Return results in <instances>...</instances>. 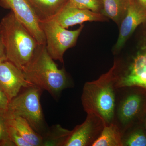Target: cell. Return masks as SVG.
Instances as JSON below:
<instances>
[{
	"mask_svg": "<svg viewBox=\"0 0 146 146\" xmlns=\"http://www.w3.org/2000/svg\"><path fill=\"white\" fill-rule=\"evenodd\" d=\"M0 27L7 60L23 72L41 45L11 11L1 19Z\"/></svg>",
	"mask_w": 146,
	"mask_h": 146,
	"instance_id": "cell-1",
	"label": "cell"
},
{
	"mask_svg": "<svg viewBox=\"0 0 146 146\" xmlns=\"http://www.w3.org/2000/svg\"><path fill=\"white\" fill-rule=\"evenodd\" d=\"M115 66L98 79L84 85L81 102L84 110L101 118L105 125L113 123L116 91Z\"/></svg>",
	"mask_w": 146,
	"mask_h": 146,
	"instance_id": "cell-2",
	"label": "cell"
},
{
	"mask_svg": "<svg viewBox=\"0 0 146 146\" xmlns=\"http://www.w3.org/2000/svg\"><path fill=\"white\" fill-rule=\"evenodd\" d=\"M47 51L46 45H41L29 65L23 72L28 81L46 90L55 100L62 91L73 86L64 69L58 68Z\"/></svg>",
	"mask_w": 146,
	"mask_h": 146,
	"instance_id": "cell-3",
	"label": "cell"
},
{
	"mask_svg": "<svg viewBox=\"0 0 146 146\" xmlns=\"http://www.w3.org/2000/svg\"><path fill=\"white\" fill-rule=\"evenodd\" d=\"M146 117V89L137 86L117 88L113 123L122 134Z\"/></svg>",
	"mask_w": 146,
	"mask_h": 146,
	"instance_id": "cell-4",
	"label": "cell"
},
{
	"mask_svg": "<svg viewBox=\"0 0 146 146\" xmlns=\"http://www.w3.org/2000/svg\"><path fill=\"white\" fill-rule=\"evenodd\" d=\"M42 90L35 85L23 88L9 102L7 112L9 115L23 118L42 136L49 127L45 121L40 103Z\"/></svg>",
	"mask_w": 146,
	"mask_h": 146,
	"instance_id": "cell-5",
	"label": "cell"
},
{
	"mask_svg": "<svg viewBox=\"0 0 146 146\" xmlns=\"http://www.w3.org/2000/svg\"><path fill=\"white\" fill-rule=\"evenodd\" d=\"M39 24L44 34L48 53L54 60L63 63L64 53L75 45L84 25L71 31L61 27L53 19L39 21Z\"/></svg>",
	"mask_w": 146,
	"mask_h": 146,
	"instance_id": "cell-6",
	"label": "cell"
},
{
	"mask_svg": "<svg viewBox=\"0 0 146 146\" xmlns=\"http://www.w3.org/2000/svg\"><path fill=\"white\" fill-rule=\"evenodd\" d=\"M127 61L115 60L117 88L137 86L146 89V39Z\"/></svg>",
	"mask_w": 146,
	"mask_h": 146,
	"instance_id": "cell-7",
	"label": "cell"
},
{
	"mask_svg": "<svg viewBox=\"0 0 146 146\" xmlns=\"http://www.w3.org/2000/svg\"><path fill=\"white\" fill-rule=\"evenodd\" d=\"M0 6L10 9L31 33L39 44L46 45V39L39 21L27 0H0Z\"/></svg>",
	"mask_w": 146,
	"mask_h": 146,
	"instance_id": "cell-8",
	"label": "cell"
},
{
	"mask_svg": "<svg viewBox=\"0 0 146 146\" xmlns=\"http://www.w3.org/2000/svg\"><path fill=\"white\" fill-rule=\"evenodd\" d=\"M105 126L104 122L99 117L87 114L84 121L71 131L64 146H92Z\"/></svg>",
	"mask_w": 146,
	"mask_h": 146,
	"instance_id": "cell-9",
	"label": "cell"
},
{
	"mask_svg": "<svg viewBox=\"0 0 146 146\" xmlns=\"http://www.w3.org/2000/svg\"><path fill=\"white\" fill-rule=\"evenodd\" d=\"M34 85L27 80L23 71L8 60L0 61V88L9 100L23 88Z\"/></svg>",
	"mask_w": 146,
	"mask_h": 146,
	"instance_id": "cell-10",
	"label": "cell"
},
{
	"mask_svg": "<svg viewBox=\"0 0 146 146\" xmlns=\"http://www.w3.org/2000/svg\"><path fill=\"white\" fill-rule=\"evenodd\" d=\"M145 22L146 9L138 0H131L121 23L119 37L114 49L115 53L119 52L136 28Z\"/></svg>",
	"mask_w": 146,
	"mask_h": 146,
	"instance_id": "cell-11",
	"label": "cell"
},
{
	"mask_svg": "<svg viewBox=\"0 0 146 146\" xmlns=\"http://www.w3.org/2000/svg\"><path fill=\"white\" fill-rule=\"evenodd\" d=\"M52 19L65 29L87 21H104L107 20L102 13L89 9L77 8L71 5L69 1Z\"/></svg>",
	"mask_w": 146,
	"mask_h": 146,
	"instance_id": "cell-12",
	"label": "cell"
},
{
	"mask_svg": "<svg viewBox=\"0 0 146 146\" xmlns=\"http://www.w3.org/2000/svg\"><path fill=\"white\" fill-rule=\"evenodd\" d=\"M27 1L39 21L52 19L69 1V0Z\"/></svg>",
	"mask_w": 146,
	"mask_h": 146,
	"instance_id": "cell-13",
	"label": "cell"
},
{
	"mask_svg": "<svg viewBox=\"0 0 146 146\" xmlns=\"http://www.w3.org/2000/svg\"><path fill=\"white\" fill-rule=\"evenodd\" d=\"M9 124L13 127L31 146H43V138L32 127L27 121L19 116L6 113Z\"/></svg>",
	"mask_w": 146,
	"mask_h": 146,
	"instance_id": "cell-14",
	"label": "cell"
},
{
	"mask_svg": "<svg viewBox=\"0 0 146 146\" xmlns=\"http://www.w3.org/2000/svg\"><path fill=\"white\" fill-rule=\"evenodd\" d=\"M131 0H102L103 9L102 14L117 24L125 16Z\"/></svg>",
	"mask_w": 146,
	"mask_h": 146,
	"instance_id": "cell-15",
	"label": "cell"
},
{
	"mask_svg": "<svg viewBox=\"0 0 146 146\" xmlns=\"http://www.w3.org/2000/svg\"><path fill=\"white\" fill-rule=\"evenodd\" d=\"M122 133L115 124L105 125L92 146H122Z\"/></svg>",
	"mask_w": 146,
	"mask_h": 146,
	"instance_id": "cell-16",
	"label": "cell"
},
{
	"mask_svg": "<svg viewBox=\"0 0 146 146\" xmlns=\"http://www.w3.org/2000/svg\"><path fill=\"white\" fill-rule=\"evenodd\" d=\"M143 123L132 126L123 133L122 146H146V131Z\"/></svg>",
	"mask_w": 146,
	"mask_h": 146,
	"instance_id": "cell-17",
	"label": "cell"
},
{
	"mask_svg": "<svg viewBox=\"0 0 146 146\" xmlns=\"http://www.w3.org/2000/svg\"><path fill=\"white\" fill-rule=\"evenodd\" d=\"M71 132V131L64 128L60 125H53L42 136V146H64Z\"/></svg>",
	"mask_w": 146,
	"mask_h": 146,
	"instance_id": "cell-18",
	"label": "cell"
},
{
	"mask_svg": "<svg viewBox=\"0 0 146 146\" xmlns=\"http://www.w3.org/2000/svg\"><path fill=\"white\" fill-rule=\"evenodd\" d=\"M6 113H0V146H15L9 138Z\"/></svg>",
	"mask_w": 146,
	"mask_h": 146,
	"instance_id": "cell-19",
	"label": "cell"
},
{
	"mask_svg": "<svg viewBox=\"0 0 146 146\" xmlns=\"http://www.w3.org/2000/svg\"><path fill=\"white\" fill-rule=\"evenodd\" d=\"M69 3L74 7L89 9L98 12L101 8L100 0H69Z\"/></svg>",
	"mask_w": 146,
	"mask_h": 146,
	"instance_id": "cell-20",
	"label": "cell"
},
{
	"mask_svg": "<svg viewBox=\"0 0 146 146\" xmlns=\"http://www.w3.org/2000/svg\"><path fill=\"white\" fill-rule=\"evenodd\" d=\"M8 133L11 140L15 146H31L30 144L24 139L15 128L9 124Z\"/></svg>",
	"mask_w": 146,
	"mask_h": 146,
	"instance_id": "cell-21",
	"label": "cell"
},
{
	"mask_svg": "<svg viewBox=\"0 0 146 146\" xmlns=\"http://www.w3.org/2000/svg\"><path fill=\"white\" fill-rule=\"evenodd\" d=\"M9 102L8 98L0 88V113H6Z\"/></svg>",
	"mask_w": 146,
	"mask_h": 146,
	"instance_id": "cell-22",
	"label": "cell"
},
{
	"mask_svg": "<svg viewBox=\"0 0 146 146\" xmlns=\"http://www.w3.org/2000/svg\"><path fill=\"white\" fill-rule=\"evenodd\" d=\"M6 60H7V59L6 56L5 48L3 42L0 27V61Z\"/></svg>",
	"mask_w": 146,
	"mask_h": 146,
	"instance_id": "cell-23",
	"label": "cell"
},
{
	"mask_svg": "<svg viewBox=\"0 0 146 146\" xmlns=\"http://www.w3.org/2000/svg\"><path fill=\"white\" fill-rule=\"evenodd\" d=\"M138 1L146 9V0H138Z\"/></svg>",
	"mask_w": 146,
	"mask_h": 146,
	"instance_id": "cell-24",
	"label": "cell"
},
{
	"mask_svg": "<svg viewBox=\"0 0 146 146\" xmlns=\"http://www.w3.org/2000/svg\"><path fill=\"white\" fill-rule=\"evenodd\" d=\"M143 125L144 126V127H145V129L146 131V117L145 118V120H144L143 121Z\"/></svg>",
	"mask_w": 146,
	"mask_h": 146,
	"instance_id": "cell-25",
	"label": "cell"
}]
</instances>
